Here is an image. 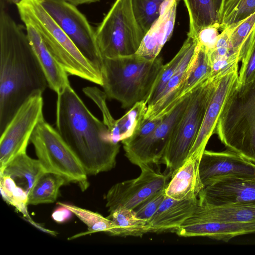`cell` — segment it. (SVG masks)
<instances>
[{
    "mask_svg": "<svg viewBox=\"0 0 255 255\" xmlns=\"http://www.w3.org/2000/svg\"><path fill=\"white\" fill-rule=\"evenodd\" d=\"M4 2L0 6V133L28 98L48 86L26 32Z\"/></svg>",
    "mask_w": 255,
    "mask_h": 255,
    "instance_id": "1",
    "label": "cell"
},
{
    "mask_svg": "<svg viewBox=\"0 0 255 255\" xmlns=\"http://www.w3.org/2000/svg\"><path fill=\"white\" fill-rule=\"evenodd\" d=\"M57 94L55 128L87 175L114 168L120 145L112 141L108 127L91 112L70 83Z\"/></svg>",
    "mask_w": 255,
    "mask_h": 255,
    "instance_id": "2",
    "label": "cell"
},
{
    "mask_svg": "<svg viewBox=\"0 0 255 255\" xmlns=\"http://www.w3.org/2000/svg\"><path fill=\"white\" fill-rule=\"evenodd\" d=\"M19 17L38 30L54 58L67 74L102 87L101 68L86 57L47 13L39 0H20L16 4Z\"/></svg>",
    "mask_w": 255,
    "mask_h": 255,
    "instance_id": "3",
    "label": "cell"
},
{
    "mask_svg": "<svg viewBox=\"0 0 255 255\" xmlns=\"http://www.w3.org/2000/svg\"><path fill=\"white\" fill-rule=\"evenodd\" d=\"M163 65L158 56L147 59L134 54L103 58V91L107 99L118 101L123 108H130L147 100Z\"/></svg>",
    "mask_w": 255,
    "mask_h": 255,
    "instance_id": "4",
    "label": "cell"
},
{
    "mask_svg": "<svg viewBox=\"0 0 255 255\" xmlns=\"http://www.w3.org/2000/svg\"><path fill=\"white\" fill-rule=\"evenodd\" d=\"M214 133L227 149L255 163V79L231 91Z\"/></svg>",
    "mask_w": 255,
    "mask_h": 255,
    "instance_id": "5",
    "label": "cell"
},
{
    "mask_svg": "<svg viewBox=\"0 0 255 255\" xmlns=\"http://www.w3.org/2000/svg\"><path fill=\"white\" fill-rule=\"evenodd\" d=\"M222 76L210 75L193 90L190 102L172 132L161 160L172 174L188 158Z\"/></svg>",
    "mask_w": 255,
    "mask_h": 255,
    "instance_id": "6",
    "label": "cell"
},
{
    "mask_svg": "<svg viewBox=\"0 0 255 255\" xmlns=\"http://www.w3.org/2000/svg\"><path fill=\"white\" fill-rule=\"evenodd\" d=\"M95 35L103 58L135 54L145 34L134 17L131 0H116Z\"/></svg>",
    "mask_w": 255,
    "mask_h": 255,
    "instance_id": "7",
    "label": "cell"
},
{
    "mask_svg": "<svg viewBox=\"0 0 255 255\" xmlns=\"http://www.w3.org/2000/svg\"><path fill=\"white\" fill-rule=\"evenodd\" d=\"M38 159L46 172L58 174L76 183L82 191L89 187L87 174L81 163L56 128L43 118L30 138Z\"/></svg>",
    "mask_w": 255,
    "mask_h": 255,
    "instance_id": "8",
    "label": "cell"
},
{
    "mask_svg": "<svg viewBox=\"0 0 255 255\" xmlns=\"http://www.w3.org/2000/svg\"><path fill=\"white\" fill-rule=\"evenodd\" d=\"M42 94L28 98L17 110L0 133V170L13 158L26 152L32 134L44 118Z\"/></svg>",
    "mask_w": 255,
    "mask_h": 255,
    "instance_id": "9",
    "label": "cell"
},
{
    "mask_svg": "<svg viewBox=\"0 0 255 255\" xmlns=\"http://www.w3.org/2000/svg\"><path fill=\"white\" fill-rule=\"evenodd\" d=\"M50 16L62 28L81 53L99 67L103 58L96 40L95 30L76 6L61 0H39Z\"/></svg>",
    "mask_w": 255,
    "mask_h": 255,
    "instance_id": "10",
    "label": "cell"
},
{
    "mask_svg": "<svg viewBox=\"0 0 255 255\" xmlns=\"http://www.w3.org/2000/svg\"><path fill=\"white\" fill-rule=\"evenodd\" d=\"M192 91L164 116L150 134L123 145L125 155L132 164L139 166L142 164H157L161 161L172 132L190 102Z\"/></svg>",
    "mask_w": 255,
    "mask_h": 255,
    "instance_id": "11",
    "label": "cell"
},
{
    "mask_svg": "<svg viewBox=\"0 0 255 255\" xmlns=\"http://www.w3.org/2000/svg\"><path fill=\"white\" fill-rule=\"evenodd\" d=\"M141 173L136 178L115 184L106 195V207L108 211L123 206L134 209L151 195L165 188L167 185L168 174L161 173L151 166L142 164L139 166Z\"/></svg>",
    "mask_w": 255,
    "mask_h": 255,
    "instance_id": "12",
    "label": "cell"
},
{
    "mask_svg": "<svg viewBox=\"0 0 255 255\" xmlns=\"http://www.w3.org/2000/svg\"><path fill=\"white\" fill-rule=\"evenodd\" d=\"M199 172L204 187L224 176L255 178V163L228 149L219 152L205 150L199 161Z\"/></svg>",
    "mask_w": 255,
    "mask_h": 255,
    "instance_id": "13",
    "label": "cell"
},
{
    "mask_svg": "<svg viewBox=\"0 0 255 255\" xmlns=\"http://www.w3.org/2000/svg\"><path fill=\"white\" fill-rule=\"evenodd\" d=\"M238 73L239 64H237L219 80L188 157L192 156L200 161L210 138L214 133L224 105L231 91L237 84Z\"/></svg>",
    "mask_w": 255,
    "mask_h": 255,
    "instance_id": "14",
    "label": "cell"
},
{
    "mask_svg": "<svg viewBox=\"0 0 255 255\" xmlns=\"http://www.w3.org/2000/svg\"><path fill=\"white\" fill-rule=\"evenodd\" d=\"M198 200L200 204L211 206L255 201V178H219L203 188Z\"/></svg>",
    "mask_w": 255,
    "mask_h": 255,
    "instance_id": "15",
    "label": "cell"
},
{
    "mask_svg": "<svg viewBox=\"0 0 255 255\" xmlns=\"http://www.w3.org/2000/svg\"><path fill=\"white\" fill-rule=\"evenodd\" d=\"M175 232L180 237H204L227 242L238 236L255 234V223L216 222L190 216Z\"/></svg>",
    "mask_w": 255,
    "mask_h": 255,
    "instance_id": "16",
    "label": "cell"
},
{
    "mask_svg": "<svg viewBox=\"0 0 255 255\" xmlns=\"http://www.w3.org/2000/svg\"><path fill=\"white\" fill-rule=\"evenodd\" d=\"M178 0H167L161 7L159 17L145 33L135 54L147 59L158 56L174 30Z\"/></svg>",
    "mask_w": 255,
    "mask_h": 255,
    "instance_id": "17",
    "label": "cell"
},
{
    "mask_svg": "<svg viewBox=\"0 0 255 255\" xmlns=\"http://www.w3.org/2000/svg\"><path fill=\"white\" fill-rule=\"evenodd\" d=\"M24 24L30 43L46 78L48 86L57 94L70 83L69 75L54 58L35 27L28 22Z\"/></svg>",
    "mask_w": 255,
    "mask_h": 255,
    "instance_id": "18",
    "label": "cell"
},
{
    "mask_svg": "<svg viewBox=\"0 0 255 255\" xmlns=\"http://www.w3.org/2000/svg\"><path fill=\"white\" fill-rule=\"evenodd\" d=\"M199 161L189 156L173 174L165 189V195L177 200L198 198L204 186L199 172Z\"/></svg>",
    "mask_w": 255,
    "mask_h": 255,
    "instance_id": "19",
    "label": "cell"
},
{
    "mask_svg": "<svg viewBox=\"0 0 255 255\" xmlns=\"http://www.w3.org/2000/svg\"><path fill=\"white\" fill-rule=\"evenodd\" d=\"M198 204V198L177 200L165 195L150 220L151 232L175 231L193 213Z\"/></svg>",
    "mask_w": 255,
    "mask_h": 255,
    "instance_id": "20",
    "label": "cell"
},
{
    "mask_svg": "<svg viewBox=\"0 0 255 255\" xmlns=\"http://www.w3.org/2000/svg\"><path fill=\"white\" fill-rule=\"evenodd\" d=\"M191 216L221 222L255 223V201L220 206H207L199 202Z\"/></svg>",
    "mask_w": 255,
    "mask_h": 255,
    "instance_id": "21",
    "label": "cell"
},
{
    "mask_svg": "<svg viewBox=\"0 0 255 255\" xmlns=\"http://www.w3.org/2000/svg\"><path fill=\"white\" fill-rule=\"evenodd\" d=\"M46 170L38 159L31 158L23 152L18 154L0 170V174L7 175L15 181H19L18 185L28 193L40 177Z\"/></svg>",
    "mask_w": 255,
    "mask_h": 255,
    "instance_id": "22",
    "label": "cell"
},
{
    "mask_svg": "<svg viewBox=\"0 0 255 255\" xmlns=\"http://www.w3.org/2000/svg\"><path fill=\"white\" fill-rule=\"evenodd\" d=\"M188 10L189 29L187 36L196 38L203 27L218 23L214 0H183Z\"/></svg>",
    "mask_w": 255,
    "mask_h": 255,
    "instance_id": "23",
    "label": "cell"
},
{
    "mask_svg": "<svg viewBox=\"0 0 255 255\" xmlns=\"http://www.w3.org/2000/svg\"><path fill=\"white\" fill-rule=\"evenodd\" d=\"M107 217L117 226V236L141 237L151 232L150 221L139 218L133 209L119 206Z\"/></svg>",
    "mask_w": 255,
    "mask_h": 255,
    "instance_id": "24",
    "label": "cell"
},
{
    "mask_svg": "<svg viewBox=\"0 0 255 255\" xmlns=\"http://www.w3.org/2000/svg\"><path fill=\"white\" fill-rule=\"evenodd\" d=\"M69 183L63 177L46 172L28 193V204L36 205L55 202L61 186Z\"/></svg>",
    "mask_w": 255,
    "mask_h": 255,
    "instance_id": "25",
    "label": "cell"
},
{
    "mask_svg": "<svg viewBox=\"0 0 255 255\" xmlns=\"http://www.w3.org/2000/svg\"><path fill=\"white\" fill-rule=\"evenodd\" d=\"M196 38L187 36L182 46L167 63L163 65L147 100L145 101L147 107L153 105L158 99L169 81L175 73L182 59L191 45L196 41Z\"/></svg>",
    "mask_w": 255,
    "mask_h": 255,
    "instance_id": "26",
    "label": "cell"
},
{
    "mask_svg": "<svg viewBox=\"0 0 255 255\" xmlns=\"http://www.w3.org/2000/svg\"><path fill=\"white\" fill-rule=\"evenodd\" d=\"M197 40V39H196ZM198 42L196 40L190 47L177 67L175 73L169 81L157 101L152 106L147 107L144 120L148 118L150 115L158 108L185 79L188 73L193 65L196 55Z\"/></svg>",
    "mask_w": 255,
    "mask_h": 255,
    "instance_id": "27",
    "label": "cell"
},
{
    "mask_svg": "<svg viewBox=\"0 0 255 255\" xmlns=\"http://www.w3.org/2000/svg\"><path fill=\"white\" fill-rule=\"evenodd\" d=\"M146 109L145 101L138 102L116 120V132L113 139L115 143L128 138L139 128L143 121Z\"/></svg>",
    "mask_w": 255,
    "mask_h": 255,
    "instance_id": "28",
    "label": "cell"
},
{
    "mask_svg": "<svg viewBox=\"0 0 255 255\" xmlns=\"http://www.w3.org/2000/svg\"><path fill=\"white\" fill-rule=\"evenodd\" d=\"M58 205L68 209L88 227L87 234L105 232L112 236H117V226L110 219L98 213L78 206L58 202Z\"/></svg>",
    "mask_w": 255,
    "mask_h": 255,
    "instance_id": "29",
    "label": "cell"
},
{
    "mask_svg": "<svg viewBox=\"0 0 255 255\" xmlns=\"http://www.w3.org/2000/svg\"><path fill=\"white\" fill-rule=\"evenodd\" d=\"M0 189L4 201L21 213L25 220L31 219L27 210L28 192L11 177L0 174Z\"/></svg>",
    "mask_w": 255,
    "mask_h": 255,
    "instance_id": "30",
    "label": "cell"
},
{
    "mask_svg": "<svg viewBox=\"0 0 255 255\" xmlns=\"http://www.w3.org/2000/svg\"><path fill=\"white\" fill-rule=\"evenodd\" d=\"M255 12V0H225L219 17L222 30Z\"/></svg>",
    "mask_w": 255,
    "mask_h": 255,
    "instance_id": "31",
    "label": "cell"
},
{
    "mask_svg": "<svg viewBox=\"0 0 255 255\" xmlns=\"http://www.w3.org/2000/svg\"><path fill=\"white\" fill-rule=\"evenodd\" d=\"M166 0H131L134 17L144 34L159 17L161 7Z\"/></svg>",
    "mask_w": 255,
    "mask_h": 255,
    "instance_id": "32",
    "label": "cell"
},
{
    "mask_svg": "<svg viewBox=\"0 0 255 255\" xmlns=\"http://www.w3.org/2000/svg\"><path fill=\"white\" fill-rule=\"evenodd\" d=\"M241 66L238 85L248 83L255 79V28L246 40L239 53Z\"/></svg>",
    "mask_w": 255,
    "mask_h": 255,
    "instance_id": "33",
    "label": "cell"
},
{
    "mask_svg": "<svg viewBox=\"0 0 255 255\" xmlns=\"http://www.w3.org/2000/svg\"><path fill=\"white\" fill-rule=\"evenodd\" d=\"M230 44L234 53L239 57L240 52L248 36L255 28V12L246 18L227 27Z\"/></svg>",
    "mask_w": 255,
    "mask_h": 255,
    "instance_id": "34",
    "label": "cell"
},
{
    "mask_svg": "<svg viewBox=\"0 0 255 255\" xmlns=\"http://www.w3.org/2000/svg\"><path fill=\"white\" fill-rule=\"evenodd\" d=\"M84 94L90 98L101 111L105 125L108 127L110 137L113 141L116 132V120L112 117L108 107L106 100L107 97L103 91L97 87H86L83 89Z\"/></svg>",
    "mask_w": 255,
    "mask_h": 255,
    "instance_id": "35",
    "label": "cell"
},
{
    "mask_svg": "<svg viewBox=\"0 0 255 255\" xmlns=\"http://www.w3.org/2000/svg\"><path fill=\"white\" fill-rule=\"evenodd\" d=\"M165 189L156 192L133 209L139 218L150 221L166 195Z\"/></svg>",
    "mask_w": 255,
    "mask_h": 255,
    "instance_id": "36",
    "label": "cell"
},
{
    "mask_svg": "<svg viewBox=\"0 0 255 255\" xmlns=\"http://www.w3.org/2000/svg\"><path fill=\"white\" fill-rule=\"evenodd\" d=\"M219 29L220 28L219 23L211 24L201 28L196 37L198 44L204 46L208 51L213 49L219 37Z\"/></svg>",
    "mask_w": 255,
    "mask_h": 255,
    "instance_id": "37",
    "label": "cell"
},
{
    "mask_svg": "<svg viewBox=\"0 0 255 255\" xmlns=\"http://www.w3.org/2000/svg\"><path fill=\"white\" fill-rule=\"evenodd\" d=\"M164 116L143 121L139 128L129 137L123 140L122 143L123 145L129 144L147 136L161 123Z\"/></svg>",
    "mask_w": 255,
    "mask_h": 255,
    "instance_id": "38",
    "label": "cell"
},
{
    "mask_svg": "<svg viewBox=\"0 0 255 255\" xmlns=\"http://www.w3.org/2000/svg\"><path fill=\"white\" fill-rule=\"evenodd\" d=\"M52 214L53 219L58 223H62L68 220L73 213L67 208L59 205Z\"/></svg>",
    "mask_w": 255,
    "mask_h": 255,
    "instance_id": "39",
    "label": "cell"
},
{
    "mask_svg": "<svg viewBox=\"0 0 255 255\" xmlns=\"http://www.w3.org/2000/svg\"><path fill=\"white\" fill-rule=\"evenodd\" d=\"M74 6L96 2L100 0H61Z\"/></svg>",
    "mask_w": 255,
    "mask_h": 255,
    "instance_id": "40",
    "label": "cell"
},
{
    "mask_svg": "<svg viewBox=\"0 0 255 255\" xmlns=\"http://www.w3.org/2000/svg\"><path fill=\"white\" fill-rule=\"evenodd\" d=\"M25 220L30 223L31 224L33 225L34 226L36 227L39 230L44 232H45L48 234L55 236H56L57 235V233L56 232L51 231L44 228L43 227L41 226L40 224L35 223L32 219H26Z\"/></svg>",
    "mask_w": 255,
    "mask_h": 255,
    "instance_id": "41",
    "label": "cell"
},
{
    "mask_svg": "<svg viewBox=\"0 0 255 255\" xmlns=\"http://www.w3.org/2000/svg\"><path fill=\"white\" fill-rule=\"evenodd\" d=\"M225 0H214V2L215 4V6L218 13V16L219 17V15L222 9L223 4ZM219 21V20H218Z\"/></svg>",
    "mask_w": 255,
    "mask_h": 255,
    "instance_id": "42",
    "label": "cell"
},
{
    "mask_svg": "<svg viewBox=\"0 0 255 255\" xmlns=\"http://www.w3.org/2000/svg\"><path fill=\"white\" fill-rule=\"evenodd\" d=\"M5 1L9 2L10 3L16 4L20 0H4Z\"/></svg>",
    "mask_w": 255,
    "mask_h": 255,
    "instance_id": "43",
    "label": "cell"
}]
</instances>
